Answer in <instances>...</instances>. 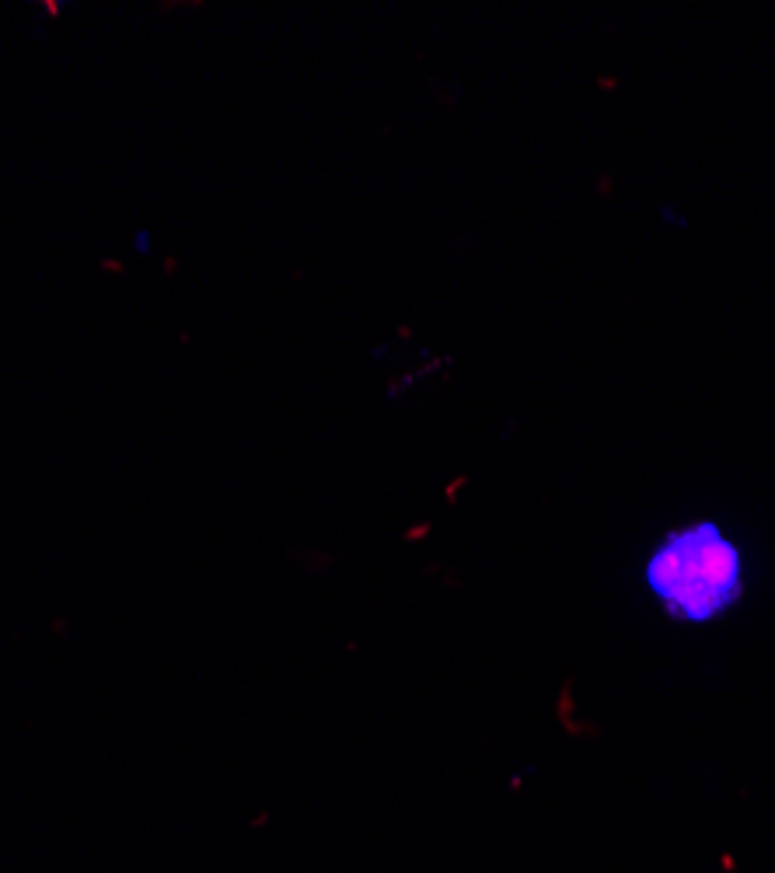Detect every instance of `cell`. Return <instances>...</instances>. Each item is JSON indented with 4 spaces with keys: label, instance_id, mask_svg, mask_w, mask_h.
Segmentation results:
<instances>
[{
    "label": "cell",
    "instance_id": "1",
    "mask_svg": "<svg viewBox=\"0 0 775 873\" xmlns=\"http://www.w3.org/2000/svg\"><path fill=\"white\" fill-rule=\"evenodd\" d=\"M646 591L674 622L706 626L741 601L744 556L713 521L667 531L643 566Z\"/></svg>",
    "mask_w": 775,
    "mask_h": 873
}]
</instances>
